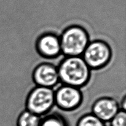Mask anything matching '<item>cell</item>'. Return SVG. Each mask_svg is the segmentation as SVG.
Instances as JSON below:
<instances>
[{
	"instance_id": "obj_7",
	"label": "cell",
	"mask_w": 126,
	"mask_h": 126,
	"mask_svg": "<svg viewBox=\"0 0 126 126\" xmlns=\"http://www.w3.org/2000/svg\"><path fill=\"white\" fill-rule=\"evenodd\" d=\"M32 80L37 86L54 88L60 82L57 66L50 62L37 65L32 71Z\"/></svg>"
},
{
	"instance_id": "obj_10",
	"label": "cell",
	"mask_w": 126,
	"mask_h": 126,
	"mask_svg": "<svg viewBox=\"0 0 126 126\" xmlns=\"http://www.w3.org/2000/svg\"><path fill=\"white\" fill-rule=\"evenodd\" d=\"M40 126H68V124L63 115L54 112L41 117Z\"/></svg>"
},
{
	"instance_id": "obj_9",
	"label": "cell",
	"mask_w": 126,
	"mask_h": 126,
	"mask_svg": "<svg viewBox=\"0 0 126 126\" xmlns=\"http://www.w3.org/2000/svg\"><path fill=\"white\" fill-rule=\"evenodd\" d=\"M41 117L25 110L18 115L17 126H40Z\"/></svg>"
},
{
	"instance_id": "obj_11",
	"label": "cell",
	"mask_w": 126,
	"mask_h": 126,
	"mask_svg": "<svg viewBox=\"0 0 126 126\" xmlns=\"http://www.w3.org/2000/svg\"><path fill=\"white\" fill-rule=\"evenodd\" d=\"M76 126H106L105 123L92 113L81 116L78 120Z\"/></svg>"
},
{
	"instance_id": "obj_13",
	"label": "cell",
	"mask_w": 126,
	"mask_h": 126,
	"mask_svg": "<svg viewBox=\"0 0 126 126\" xmlns=\"http://www.w3.org/2000/svg\"><path fill=\"white\" fill-rule=\"evenodd\" d=\"M119 107H120V109L126 111V95H124L122 98L121 103H119Z\"/></svg>"
},
{
	"instance_id": "obj_12",
	"label": "cell",
	"mask_w": 126,
	"mask_h": 126,
	"mask_svg": "<svg viewBox=\"0 0 126 126\" xmlns=\"http://www.w3.org/2000/svg\"><path fill=\"white\" fill-rule=\"evenodd\" d=\"M110 122V126H126V111L120 110Z\"/></svg>"
},
{
	"instance_id": "obj_4",
	"label": "cell",
	"mask_w": 126,
	"mask_h": 126,
	"mask_svg": "<svg viewBox=\"0 0 126 126\" xmlns=\"http://www.w3.org/2000/svg\"><path fill=\"white\" fill-rule=\"evenodd\" d=\"M82 57L91 70H99L105 68L111 61L113 50L105 41L94 39L89 42Z\"/></svg>"
},
{
	"instance_id": "obj_3",
	"label": "cell",
	"mask_w": 126,
	"mask_h": 126,
	"mask_svg": "<svg viewBox=\"0 0 126 126\" xmlns=\"http://www.w3.org/2000/svg\"><path fill=\"white\" fill-rule=\"evenodd\" d=\"M54 106V88L36 86L30 91L25 100V110L41 117L49 113Z\"/></svg>"
},
{
	"instance_id": "obj_1",
	"label": "cell",
	"mask_w": 126,
	"mask_h": 126,
	"mask_svg": "<svg viewBox=\"0 0 126 126\" xmlns=\"http://www.w3.org/2000/svg\"><path fill=\"white\" fill-rule=\"evenodd\" d=\"M60 82L81 89L88 84L91 71L82 56H65L57 65Z\"/></svg>"
},
{
	"instance_id": "obj_5",
	"label": "cell",
	"mask_w": 126,
	"mask_h": 126,
	"mask_svg": "<svg viewBox=\"0 0 126 126\" xmlns=\"http://www.w3.org/2000/svg\"><path fill=\"white\" fill-rule=\"evenodd\" d=\"M81 89L62 84L55 91V105L63 111L70 112L79 108L83 102Z\"/></svg>"
},
{
	"instance_id": "obj_8",
	"label": "cell",
	"mask_w": 126,
	"mask_h": 126,
	"mask_svg": "<svg viewBox=\"0 0 126 126\" xmlns=\"http://www.w3.org/2000/svg\"><path fill=\"white\" fill-rule=\"evenodd\" d=\"M120 110L119 102L115 98L103 96L97 98L94 102L91 113L106 123L110 121Z\"/></svg>"
},
{
	"instance_id": "obj_2",
	"label": "cell",
	"mask_w": 126,
	"mask_h": 126,
	"mask_svg": "<svg viewBox=\"0 0 126 126\" xmlns=\"http://www.w3.org/2000/svg\"><path fill=\"white\" fill-rule=\"evenodd\" d=\"M62 54L65 56H82L89 43L87 30L80 25L73 24L65 28L59 35Z\"/></svg>"
},
{
	"instance_id": "obj_6",
	"label": "cell",
	"mask_w": 126,
	"mask_h": 126,
	"mask_svg": "<svg viewBox=\"0 0 126 126\" xmlns=\"http://www.w3.org/2000/svg\"><path fill=\"white\" fill-rule=\"evenodd\" d=\"M37 54L48 60L55 59L62 55L59 35L52 32H46L39 34L35 41Z\"/></svg>"
}]
</instances>
